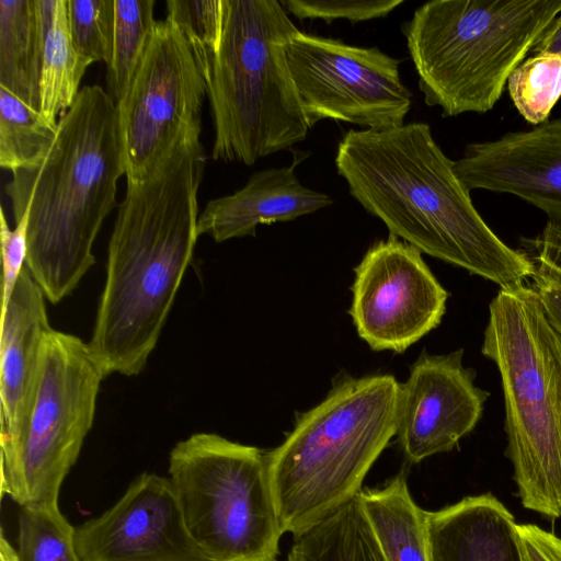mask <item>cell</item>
Returning a JSON list of instances; mask_svg holds the SVG:
<instances>
[{
  "instance_id": "obj_1",
  "label": "cell",
  "mask_w": 561,
  "mask_h": 561,
  "mask_svg": "<svg viewBox=\"0 0 561 561\" xmlns=\"http://www.w3.org/2000/svg\"><path fill=\"white\" fill-rule=\"evenodd\" d=\"M454 162L423 122L350 129L335 154L351 196L390 234L500 288L527 283L535 274L531 261L488 226Z\"/></svg>"
},
{
  "instance_id": "obj_2",
  "label": "cell",
  "mask_w": 561,
  "mask_h": 561,
  "mask_svg": "<svg viewBox=\"0 0 561 561\" xmlns=\"http://www.w3.org/2000/svg\"><path fill=\"white\" fill-rule=\"evenodd\" d=\"M201 142L127 182L107 250L106 279L88 343L104 376H135L157 345L197 236Z\"/></svg>"
},
{
  "instance_id": "obj_3",
  "label": "cell",
  "mask_w": 561,
  "mask_h": 561,
  "mask_svg": "<svg viewBox=\"0 0 561 561\" xmlns=\"http://www.w3.org/2000/svg\"><path fill=\"white\" fill-rule=\"evenodd\" d=\"M123 174L116 102L96 84L82 87L60 116L46 156L12 172L14 222L28 213L26 267L50 302L71 294L95 263L93 243Z\"/></svg>"
},
{
  "instance_id": "obj_4",
  "label": "cell",
  "mask_w": 561,
  "mask_h": 561,
  "mask_svg": "<svg viewBox=\"0 0 561 561\" xmlns=\"http://www.w3.org/2000/svg\"><path fill=\"white\" fill-rule=\"evenodd\" d=\"M398 394L392 375L345 376L319 404L297 414L293 431L266 453L283 534L296 537L359 495L396 436Z\"/></svg>"
},
{
  "instance_id": "obj_5",
  "label": "cell",
  "mask_w": 561,
  "mask_h": 561,
  "mask_svg": "<svg viewBox=\"0 0 561 561\" xmlns=\"http://www.w3.org/2000/svg\"><path fill=\"white\" fill-rule=\"evenodd\" d=\"M482 354L504 394L506 456L523 506L561 517V334L534 286L500 288L489 306Z\"/></svg>"
},
{
  "instance_id": "obj_6",
  "label": "cell",
  "mask_w": 561,
  "mask_h": 561,
  "mask_svg": "<svg viewBox=\"0 0 561 561\" xmlns=\"http://www.w3.org/2000/svg\"><path fill=\"white\" fill-rule=\"evenodd\" d=\"M297 31L280 1L224 0L207 79L214 160L253 165L306 139L310 127L286 54Z\"/></svg>"
},
{
  "instance_id": "obj_7",
  "label": "cell",
  "mask_w": 561,
  "mask_h": 561,
  "mask_svg": "<svg viewBox=\"0 0 561 561\" xmlns=\"http://www.w3.org/2000/svg\"><path fill=\"white\" fill-rule=\"evenodd\" d=\"M561 13V0H433L402 24L419 88L444 117L483 114Z\"/></svg>"
},
{
  "instance_id": "obj_8",
  "label": "cell",
  "mask_w": 561,
  "mask_h": 561,
  "mask_svg": "<svg viewBox=\"0 0 561 561\" xmlns=\"http://www.w3.org/2000/svg\"><path fill=\"white\" fill-rule=\"evenodd\" d=\"M170 481L186 528L210 561H273L283 535L266 453L214 433L179 442Z\"/></svg>"
},
{
  "instance_id": "obj_9",
  "label": "cell",
  "mask_w": 561,
  "mask_h": 561,
  "mask_svg": "<svg viewBox=\"0 0 561 561\" xmlns=\"http://www.w3.org/2000/svg\"><path fill=\"white\" fill-rule=\"evenodd\" d=\"M104 378L88 343L54 329L48 333L30 420L14 449L1 455V491L20 507L58 505Z\"/></svg>"
},
{
  "instance_id": "obj_10",
  "label": "cell",
  "mask_w": 561,
  "mask_h": 561,
  "mask_svg": "<svg viewBox=\"0 0 561 561\" xmlns=\"http://www.w3.org/2000/svg\"><path fill=\"white\" fill-rule=\"evenodd\" d=\"M207 82L178 26L157 21L147 48L116 102L127 182L156 171L180 148L201 142Z\"/></svg>"
},
{
  "instance_id": "obj_11",
  "label": "cell",
  "mask_w": 561,
  "mask_h": 561,
  "mask_svg": "<svg viewBox=\"0 0 561 561\" xmlns=\"http://www.w3.org/2000/svg\"><path fill=\"white\" fill-rule=\"evenodd\" d=\"M290 73L312 128L322 119L363 129L400 127L412 94L400 76V60L378 47L297 31L286 44Z\"/></svg>"
},
{
  "instance_id": "obj_12",
  "label": "cell",
  "mask_w": 561,
  "mask_h": 561,
  "mask_svg": "<svg viewBox=\"0 0 561 561\" xmlns=\"http://www.w3.org/2000/svg\"><path fill=\"white\" fill-rule=\"evenodd\" d=\"M354 273L348 313L371 350L403 353L440 323L448 293L408 242L389 233Z\"/></svg>"
},
{
  "instance_id": "obj_13",
  "label": "cell",
  "mask_w": 561,
  "mask_h": 561,
  "mask_svg": "<svg viewBox=\"0 0 561 561\" xmlns=\"http://www.w3.org/2000/svg\"><path fill=\"white\" fill-rule=\"evenodd\" d=\"M81 561H210L190 535L169 478L144 472L76 528Z\"/></svg>"
},
{
  "instance_id": "obj_14",
  "label": "cell",
  "mask_w": 561,
  "mask_h": 561,
  "mask_svg": "<svg viewBox=\"0 0 561 561\" xmlns=\"http://www.w3.org/2000/svg\"><path fill=\"white\" fill-rule=\"evenodd\" d=\"M462 356V348L423 352L399 383L396 436L410 462L451 450L481 419L490 393L476 386V370Z\"/></svg>"
},
{
  "instance_id": "obj_15",
  "label": "cell",
  "mask_w": 561,
  "mask_h": 561,
  "mask_svg": "<svg viewBox=\"0 0 561 561\" xmlns=\"http://www.w3.org/2000/svg\"><path fill=\"white\" fill-rule=\"evenodd\" d=\"M454 169L470 192L515 195L561 224V117L468 144Z\"/></svg>"
},
{
  "instance_id": "obj_16",
  "label": "cell",
  "mask_w": 561,
  "mask_h": 561,
  "mask_svg": "<svg viewBox=\"0 0 561 561\" xmlns=\"http://www.w3.org/2000/svg\"><path fill=\"white\" fill-rule=\"evenodd\" d=\"M45 294L26 265L1 310V455L11 453L30 420L49 325Z\"/></svg>"
},
{
  "instance_id": "obj_17",
  "label": "cell",
  "mask_w": 561,
  "mask_h": 561,
  "mask_svg": "<svg viewBox=\"0 0 561 561\" xmlns=\"http://www.w3.org/2000/svg\"><path fill=\"white\" fill-rule=\"evenodd\" d=\"M288 167L254 172L243 187L210 199L197 220V236L216 242L254 237L259 225L290 221L330 206L333 199L302 185Z\"/></svg>"
},
{
  "instance_id": "obj_18",
  "label": "cell",
  "mask_w": 561,
  "mask_h": 561,
  "mask_svg": "<svg viewBox=\"0 0 561 561\" xmlns=\"http://www.w3.org/2000/svg\"><path fill=\"white\" fill-rule=\"evenodd\" d=\"M428 561H524L517 523L491 493L425 511Z\"/></svg>"
},
{
  "instance_id": "obj_19",
  "label": "cell",
  "mask_w": 561,
  "mask_h": 561,
  "mask_svg": "<svg viewBox=\"0 0 561 561\" xmlns=\"http://www.w3.org/2000/svg\"><path fill=\"white\" fill-rule=\"evenodd\" d=\"M67 4V0H35L42 28L39 112L53 124L73 104L91 65L75 47Z\"/></svg>"
},
{
  "instance_id": "obj_20",
  "label": "cell",
  "mask_w": 561,
  "mask_h": 561,
  "mask_svg": "<svg viewBox=\"0 0 561 561\" xmlns=\"http://www.w3.org/2000/svg\"><path fill=\"white\" fill-rule=\"evenodd\" d=\"M358 496L387 561H428L425 511L413 500L403 471Z\"/></svg>"
},
{
  "instance_id": "obj_21",
  "label": "cell",
  "mask_w": 561,
  "mask_h": 561,
  "mask_svg": "<svg viewBox=\"0 0 561 561\" xmlns=\"http://www.w3.org/2000/svg\"><path fill=\"white\" fill-rule=\"evenodd\" d=\"M41 58L35 0H0V87L37 111Z\"/></svg>"
},
{
  "instance_id": "obj_22",
  "label": "cell",
  "mask_w": 561,
  "mask_h": 561,
  "mask_svg": "<svg viewBox=\"0 0 561 561\" xmlns=\"http://www.w3.org/2000/svg\"><path fill=\"white\" fill-rule=\"evenodd\" d=\"M287 561H387L356 496L294 537Z\"/></svg>"
},
{
  "instance_id": "obj_23",
  "label": "cell",
  "mask_w": 561,
  "mask_h": 561,
  "mask_svg": "<svg viewBox=\"0 0 561 561\" xmlns=\"http://www.w3.org/2000/svg\"><path fill=\"white\" fill-rule=\"evenodd\" d=\"M57 125L0 87V167L12 173L37 164L50 149Z\"/></svg>"
},
{
  "instance_id": "obj_24",
  "label": "cell",
  "mask_w": 561,
  "mask_h": 561,
  "mask_svg": "<svg viewBox=\"0 0 561 561\" xmlns=\"http://www.w3.org/2000/svg\"><path fill=\"white\" fill-rule=\"evenodd\" d=\"M154 0H114V28L106 64V92L118 102L147 48L156 20Z\"/></svg>"
},
{
  "instance_id": "obj_25",
  "label": "cell",
  "mask_w": 561,
  "mask_h": 561,
  "mask_svg": "<svg viewBox=\"0 0 561 561\" xmlns=\"http://www.w3.org/2000/svg\"><path fill=\"white\" fill-rule=\"evenodd\" d=\"M18 520V561H81L76 528L58 505L22 506Z\"/></svg>"
},
{
  "instance_id": "obj_26",
  "label": "cell",
  "mask_w": 561,
  "mask_h": 561,
  "mask_svg": "<svg viewBox=\"0 0 561 561\" xmlns=\"http://www.w3.org/2000/svg\"><path fill=\"white\" fill-rule=\"evenodd\" d=\"M514 106L537 126L548 121L561 98V55L538 53L524 59L506 83Z\"/></svg>"
},
{
  "instance_id": "obj_27",
  "label": "cell",
  "mask_w": 561,
  "mask_h": 561,
  "mask_svg": "<svg viewBox=\"0 0 561 561\" xmlns=\"http://www.w3.org/2000/svg\"><path fill=\"white\" fill-rule=\"evenodd\" d=\"M167 12V19L182 33L207 82L221 42L224 0H168Z\"/></svg>"
},
{
  "instance_id": "obj_28",
  "label": "cell",
  "mask_w": 561,
  "mask_h": 561,
  "mask_svg": "<svg viewBox=\"0 0 561 561\" xmlns=\"http://www.w3.org/2000/svg\"><path fill=\"white\" fill-rule=\"evenodd\" d=\"M70 35L79 54L91 64H107L114 28V0H67Z\"/></svg>"
},
{
  "instance_id": "obj_29",
  "label": "cell",
  "mask_w": 561,
  "mask_h": 561,
  "mask_svg": "<svg viewBox=\"0 0 561 561\" xmlns=\"http://www.w3.org/2000/svg\"><path fill=\"white\" fill-rule=\"evenodd\" d=\"M287 13L299 20H347L352 24L386 18L403 0H282Z\"/></svg>"
},
{
  "instance_id": "obj_30",
  "label": "cell",
  "mask_w": 561,
  "mask_h": 561,
  "mask_svg": "<svg viewBox=\"0 0 561 561\" xmlns=\"http://www.w3.org/2000/svg\"><path fill=\"white\" fill-rule=\"evenodd\" d=\"M14 224V228L10 229L4 210L1 208L0 236L3 264L1 310L8 305L27 260L28 213H25L23 217Z\"/></svg>"
},
{
  "instance_id": "obj_31",
  "label": "cell",
  "mask_w": 561,
  "mask_h": 561,
  "mask_svg": "<svg viewBox=\"0 0 561 561\" xmlns=\"http://www.w3.org/2000/svg\"><path fill=\"white\" fill-rule=\"evenodd\" d=\"M535 275L561 283V224L548 221L535 237L523 241Z\"/></svg>"
},
{
  "instance_id": "obj_32",
  "label": "cell",
  "mask_w": 561,
  "mask_h": 561,
  "mask_svg": "<svg viewBox=\"0 0 561 561\" xmlns=\"http://www.w3.org/2000/svg\"><path fill=\"white\" fill-rule=\"evenodd\" d=\"M524 561H561V538L534 524H517Z\"/></svg>"
},
{
  "instance_id": "obj_33",
  "label": "cell",
  "mask_w": 561,
  "mask_h": 561,
  "mask_svg": "<svg viewBox=\"0 0 561 561\" xmlns=\"http://www.w3.org/2000/svg\"><path fill=\"white\" fill-rule=\"evenodd\" d=\"M531 280L548 320L561 334V283L537 275Z\"/></svg>"
},
{
  "instance_id": "obj_34",
  "label": "cell",
  "mask_w": 561,
  "mask_h": 561,
  "mask_svg": "<svg viewBox=\"0 0 561 561\" xmlns=\"http://www.w3.org/2000/svg\"><path fill=\"white\" fill-rule=\"evenodd\" d=\"M531 51L534 54L552 53L561 55V13L541 35Z\"/></svg>"
},
{
  "instance_id": "obj_35",
  "label": "cell",
  "mask_w": 561,
  "mask_h": 561,
  "mask_svg": "<svg viewBox=\"0 0 561 561\" xmlns=\"http://www.w3.org/2000/svg\"><path fill=\"white\" fill-rule=\"evenodd\" d=\"M0 561H18L16 551L1 533L0 537Z\"/></svg>"
},
{
  "instance_id": "obj_36",
  "label": "cell",
  "mask_w": 561,
  "mask_h": 561,
  "mask_svg": "<svg viewBox=\"0 0 561 561\" xmlns=\"http://www.w3.org/2000/svg\"><path fill=\"white\" fill-rule=\"evenodd\" d=\"M273 561H278L277 559L273 560Z\"/></svg>"
}]
</instances>
